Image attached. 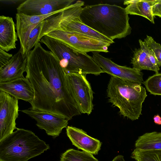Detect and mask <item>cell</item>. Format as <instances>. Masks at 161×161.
<instances>
[{
  "mask_svg": "<svg viewBox=\"0 0 161 161\" xmlns=\"http://www.w3.org/2000/svg\"><path fill=\"white\" fill-rule=\"evenodd\" d=\"M112 161H125V160L123 156L119 155L115 157Z\"/></svg>",
  "mask_w": 161,
  "mask_h": 161,
  "instance_id": "30",
  "label": "cell"
},
{
  "mask_svg": "<svg viewBox=\"0 0 161 161\" xmlns=\"http://www.w3.org/2000/svg\"><path fill=\"white\" fill-rule=\"evenodd\" d=\"M135 147L136 149L140 151H161V132L143 134L136 141Z\"/></svg>",
  "mask_w": 161,
  "mask_h": 161,
  "instance_id": "19",
  "label": "cell"
},
{
  "mask_svg": "<svg viewBox=\"0 0 161 161\" xmlns=\"http://www.w3.org/2000/svg\"><path fill=\"white\" fill-rule=\"evenodd\" d=\"M131 157L136 161H161V151H140L135 149Z\"/></svg>",
  "mask_w": 161,
  "mask_h": 161,
  "instance_id": "22",
  "label": "cell"
},
{
  "mask_svg": "<svg viewBox=\"0 0 161 161\" xmlns=\"http://www.w3.org/2000/svg\"><path fill=\"white\" fill-rule=\"evenodd\" d=\"M40 42L54 54L66 73H78L97 75L103 73L92 57L86 53L76 51L46 35L43 36Z\"/></svg>",
  "mask_w": 161,
  "mask_h": 161,
  "instance_id": "5",
  "label": "cell"
},
{
  "mask_svg": "<svg viewBox=\"0 0 161 161\" xmlns=\"http://www.w3.org/2000/svg\"><path fill=\"white\" fill-rule=\"evenodd\" d=\"M80 18L86 25L113 41L125 38L131 33L128 14L125 8L116 5L86 6L83 8Z\"/></svg>",
  "mask_w": 161,
  "mask_h": 161,
  "instance_id": "2",
  "label": "cell"
},
{
  "mask_svg": "<svg viewBox=\"0 0 161 161\" xmlns=\"http://www.w3.org/2000/svg\"><path fill=\"white\" fill-rule=\"evenodd\" d=\"M60 12L58 11L45 15L36 16H28L17 13L16 14V29L20 43V49L25 57L26 58L25 55L27 42L32 30L42 21Z\"/></svg>",
  "mask_w": 161,
  "mask_h": 161,
  "instance_id": "13",
  "label": "cell"
},
{
  "mask_svg": "<svg viewBox=\"0 0 161 161\" xmlns=\"http://www.w3.org/2000/svg\"><path fill=\"white\" fill-rule=\"evenodd\" d=\"M133 68L141 71L147 70L154 71L156 74L159 71L151 62L146 53L140 48L136 49L131 60Z\"/></svg>",
  "mask_w": 161,
  "mask_h": 161,
  "instance_id": "20",
  "label": "cell"
},
{
  "mask_svg": "<svg viewBox=\"0 0 161 161\" xmlns=\"http://www.w3.org/2000/svg\"><path fill=\"white\" fill-rule=\"evenodd\" d=\"M26 78L34 89L31 108L57 114L68 120L81 114L68 87L66 73L52 52L38 43L27 58Z\"/></svg>",
  "mask_w": 161,
  "mask_h": 161,
  "instance_id": "1",
  "label": "cell"
},
{
  "mask_svg": "<svg viewBox=\"0 0 161 161\" xmlns=\"http://www.w3.org/2000/svg\"><path fill=\"white\" fill-rule=\"evenodd\" d=\"M19 0H8V1H4V0H0L1 2L3 3H7V4H13L16 3V2L19 1Z\"/></svg>",
  "mask_w": 161,
  "mask_h": 161,
  "instance_id": "31",
  "label": "cell"
},
{
  "mask_svg": "<svg viewBox=\"0 0 161 161\" xmlns=\"http://www.w3.org/2000/svg\"><path fill=\"white\" fill-rule=\"evenodd\" d=\"M107 92L109 102L119 108L121 115L132 121L138 119L147 96L141 84L111 76Z\"/></svg>",
  "mask_w": 161,
  "mask_h": 161,
  "instance_id": "3",
  "label": "cell"
},
{
  "mask_svg": "<svg viewBox=\"0 0 161 161\" xmlns=\"http://www.w3.org/2000/svg\"><path fill=\"white\" fill-rule=\"evenodd\" d=\"M92 57L103 73L124 80L139 84H144L143 74L133 68L119 65L110 58L104 57L98 52H92Z\"/></svg>",
  "mask_w": 161,
  "mask_h": 161,
  "instance_id": "12",
  "label": "cell"
},
{
  "mask_svg": "<svg viewBox=\"0 0 161 161\" xmlns=\"http://www.w3.org/2000/svg\"><path fill=\"white\" fill-rule=\"evenodd\" d=\"M0 91L5 92L18 100L31 104L35 98L34 89L29 80L24 76L8 81L0 83Z\"/></svg>",
  "mask_w": 161,
  "mask_h": 161,
  "instance_id": "14",
  "label": "cell"
},
{
  "mask_svg": "<svg viewBox=\"0 0 161 161\" xmlns=\"http://www.w3.org/2000/svg\"><path fill=\"white\" fill-rule=\"evenodd\" d=\"M18 100L0 91V141L12 134L16 127L19 114Z\"/></svg>",
  "mask_w": 161,
  "mask_h": 161,
  "instance_id": "9",
  "label": "cell"
},
{
  "mask_svg": "<svg viewBox=\"0 0 161 161\" xmlns=\"http://www.w3.org/2000/svg\"><path fill=\"white\" fill-rule=\"evenodd\" d=\"M60 161H99L93 154L85 151L69 149L63 153Z\"/></svg>",
  "mask_w": 161,
  "mask_h": 161,
  "instance_id": "21",
  "label": "cell"
},
{
  "mask_svg": "<svg viewBox=\"0 0 161 161\" xmlns=\"http://www.w3.org/2000/svg\"><path fill=\"white\" fill-rule=\"evenodd\" d=\"M46 35L79 52L86 53L90 52L108 53L111 43L104 40L81 33L54 30Z\"/></svg>",
  "mask_w": 161,
  "mask_h": 161,
  "instance_id": "7",
  "label": "cell"
},
{
  "mask_svg": "<svg viewBox=\"0 0 161 161\" xmlns=\"http://www.w3.org/2000/svg\"><path fill=\"white\" fill-rule=\"evenodd\" d=\"M84 3L83 1H77L57 15L45 19L38 37V42L48 32L57 29L81 33L111 44L114 43L113 40L94 31L82 22L80 14Z\"/></svg>",
  "mask_w": 161,
  "mask_h": 161,
  "instance_id": "6",
  "label": "cell"
},
{
  "mask_svg": "<svg viewBox=\"0 0 161 161\" xmlns=\"http://www.w3.org/2000/svg\"><path fill=\"white\" fill-rule=\"evenodd\" d=\"M13 18L0 16V48L6 52L16 48L17 35Z\"/></svg>",
  "mask_w": 161,
  "mask_h": 161,
  "instance_id": "17",
  "label": "cell"
},
{
  "mask_svg": "<svg viewBox=\"0 0 161 161\" xmlns=\"http://www.w3.org/2000/svg\"><path fill=\"white\" fill-rule=\"evenodd\" d=\"M139 42L140 48L146 53L151 62L159 71L160 66L153 51L148 47L145 41L143 42L140 39L139 40Z\"/></svg>",
  "mask_w": 161,
  "mask_h": 161,
  "instance_id": "26",
  "label": "cell"
},
{
  "mask_svg": "<svg viewBox=\"0 0 161 161\" xmlns=\"http://www.w3.org/2000/svg\"><path fill=\"white\" fill-rule=\"evenodd\" d=\"M27 58L23 56L19 49L6 64L0 67V83L24 76Z\"/></svg>",
  "mask_w": 161,
  "mask_h": 161,
  "instance_id": "16",
  "label": "cell"
},
{
  "mask_svg": "<svg viewBox=\"0 0 161 161\" xmlns=\"http://www.w3.org/2000/svg\"><path fill=\"white\" fill-rule=\"evenodd\" d=\"M147 90L151 94L161 95V73L149 76L143 84Z\"/></svg>",
  "mask_w": 161,
  "mask_h": 161,
  "instance_id": "23",
  "label": "cell"
},
{
  "mask_svg": "<svg viewBox=\"0 0 161 161\" xmlns=\"http://www.w3.org/2000/svg\"><path fill=\"white\" fill-rule=\"evenodd\" d=\"M44 20L37 25L29 35L26 47L25 56L26 58H27L31 49L39 43L38 38L42 28Z\"/></svg>",
  "mask_w": 161,
  "mask_h": 161,
  "instance_id": "24",
  "label": "cell"
},
{
  "mask_svg": "<svg viewBox=\"0 0 161 161\" xmlns=\"http://www.w3.org/2000/svg\"><path fill=\"white\" fill-rule=\"evenodd\" d=\"M86 75L78 73H66L68 87L79 111L89 115L93 109V92Z\"/></svg>",
  "mask_w": 161,
  "mask_h": 161,
  "instance_id": "8",
  "label": "cell"
},
{
  "mask_svg": "<svg viewBox=\"0 0 161 161\" xmlns=\"http://www.w3.org/2000/svg\"><path fill=\"white\" fill-rule=\"evenodd\" d=\"M66 134L72 144L79 149L94 155L97 154L100 150L102 142L88 135L82 129L68 126Z\"/></svg>",
  "mask_w": 161,
  "mask_h": 161,
  "instance_id": "15",
  "label": "cell"
},
{
  "mask_svg": "<svg viewBox=\"0 0 161 161\" xmlns=\"http://www.w3.org/2000/svg\"><path fill=\"white\" fill-rule=\"evenodd\" d=\"M13 56L12 54L7 53L0 48V67L6 64Z\"/></svg>",
  "mask_w": 161,
  "mask_h": 161,
  "instance_id": "27",
  "label": "cell"
},
{
  "mask_svg": "<svg viewBox=\"0 0 161 161\" xmlns=\"http://www.w3.org/2000/svg\"><path fill=\"white\" fill-rule=\"evenodd\" d=\"M36 121V125L44 130L47 134L54 138L59 136L62 130L67 127L68 120L65 117L52 113L31 107L21 110Z\"/></svg>",
  "mask_w": 161,
  "mask_h": 161,
  "instance_id": "10",
  "label": "cell"
},
{
  "mask_svg": "<svg viewBox=\"0 0 161 161\" xmlns=\"http://www.w3.org/2000/svg\"><path fill=\"white\" fill-rule=\"evenodd\" d=\"M153 15L161 18V3H157L153 7Z\"/></svg>",
  "mask_w": 161,
  "mask_h": 161,
  "instance_id": "28",
  "label": "cell"
},
{
  "mask_svg": "<svg viewBox=\"0 0 161 161\" xmlns=\"http://www.w3.org/2000/svg\"><path fill=\"white\" fill-rule=\"evenodd\" d=\"M74 0H26L17 8V13L30 16L45 15L61 12L67 8Z\"/></svg>",
  "mask_w": 161,
  "mask_h": 161,
  "instance_id": "11",
  "label": "cell"
},
{
  "mask_svg": "<svg viewBox=\"0 0 161 161\" xmlns=\"http://www.w3.org/2000/svg\"><path fill=\"white\" fill-rule=\"evenodd\" d=\"M157 3L158 0H125L124 4L127 5L125 8L128 14L142 16L154 24L152 8Z\"/></svg>",
  "mask_w": 161,
  "mask_h": 161,
  "instance_id": "18",
  "label": "cell"
},
{
  "mask_svg": "<svg viewBox=\"0 0 161 161\" xmlns=\"http://www.w3.org/2000/svg\"><path fill=\"white\" fill-rule=\"evenodd\" d=\"M49 148L32 131L18 128L0 141V161H28Z\"/></svg>",
  "mask_w": 161,
  "mask_h": 161,
  "instance_id": "4",
  "label": "cell"
},
{
  "mask_svg": "<svg viewBox=\"0 0 161 161\" xmlns=\"http://www.w3.org/2000/svg\"><path fill=\"white\" fill-rule=\"evenodd\" d=\"M148 47L153 52L159 66H161V46L156 42L153 38L148 35L144 39Z\"/></svg>",
  "mask_w": 161,
  "mask_h": 161,
  "instance_id": "25",
  "label": "cell"
},
{
  "mask_svg": "<svg viewBox=\"0 0 161 161\" xmlns=\"http://www.w3.org/2000/svg\"><path fill=\"white\" fill-rule=\"evenodd\" d=\"M154 122L156 124L161 125V117L158 115H155L153 118Z\"/></svg>",
  "mask_w": 161,
  "mask_h": 161,
  "instance_id": "29",
  "label": "cell"
}]
</instances>
